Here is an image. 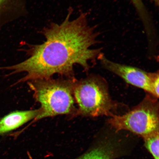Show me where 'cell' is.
Segmentation results:
<instances>
[{
  "label": "cell",
  "mask_w": 159,
  "mask_h": 159,
  "mask_svg": "<svg viewBox=\"0 0 159 159\" xmlns=\"http://www.w3.org/2000/svg\"><path fill=\"white\" fill-rule=\"evenodd\" d=\"M73 11L70 8L62 23H51L43 29L41 33L46 40L42 44L28 45L24 50L28 58L0 69L13 70L11 75L26 72L19 82L50 79L55 74L71 77L76 64L88 70L89 61L98 59L102 53V48H91L100 43V33L97 25L89 23L87 13L81 12L76 18L71 20Z\"/></svg>",
  "instance_id": "1"
},
{
  "label": "cell",
  "mask_w": 159,
  "mask_h": 159,
  "mask_svg": "<svg viewBox=\"0 0 159 159\" xmlns=\"http://www.w3.org/2000/svg\"><path fill=\"white\" fill-rule=\"evenodd\" d=\"M77 82L72 77L30 81L29 86L34 93L35 100L41 104L40 112L33 121L58 115H77L73 97Z\"/></svg>",
  "instance_id": "2"
},
{
  "label": "cell",
  "mask_w": 159,
  "mask_h": 159,
  "mask_svg": "<svg viewBox=\"0 0 159 159\" xmlns=\"http://www.w3.org/2000/svg\"><path fill=\"white\" fill-rule=\"evenodd\" d=\"M111 116L109 123L117 131L128 130L143 138L159 132L158 103L150 97L126 114Z\"/></svg>",
  "instance_id": "3"
},
{
  "label": "cell",
  "mask_w": 159,
  "mask_h": 159,
  "mask_svg": "<svg viewBox=\"0 0 159 159\" xmlns=\"http://www.w3.org/2000/svg\"><path fill=\"white\" fill-rule=\"evenodd\" d=\"M73 95L78 105L77 115L95 117L113 115L114 104L106 85L95 77H89L77 82Z\"/></svg>",
  "instance_id": "4"
},
{
  "label": "cell",
  "mask_w": 159,
  "mask_h": 159,
  "mask_svg": "<svg viewBox=\"0 0 159 159\" xmlns=\"http://www.w3.org/2000/svg\"><path fill=\"white\" fill-rule=\"evenodd\" d=\"M98 59L104 68L118 75L126 82L153 95L155 87L159 80L158 71L148 73L136 67L115 62L107 59L102 53Z\"/></svg>",
  "instance_id": "5"
},
{
  "label": "cell",
  "mask_w": 159,
  "mask_h": 159,
  "mask_svg": "<svg viewBox=\"0 0 159 159\" xmlns=\"http://www.w3.org/2000/svg\"><path fill=\"white\" fill-rule=\"evenodd\" d=\"M40 109L14 111L0 118V135L7 134L35 119L40 112Z\"/></svg>",
  "instance_id": "6"
},
{
  "label": "cell",
  "mask_w": 159,
  "mask_h": 159,
  "mask_svg": "<svg viewBox=\"0 0 159 159\" xmlns=\"http://www.w3.org/2000/svg\"><path fill=\"white\" fill-rule=\"evenodd\" d=\"M119 146L117 141L105 139L75 159H114L120 154Z\"/></svg>",
  "instance_id": "7"
},
{
  "label": "cell",
  "mask_w": 159,
  "mask_h": 159,
  "mask_svg": "<svg viewBox=\"0 0 159 159\" xmlns=\"http://www.w3.org/2000/svg\"><path fill=\"white\" fill-rule=\"evenodd\" d=\"M24 3V0H0V31L4 25L21 15Z\"/></svg>",
  "instance_id": "8"
},
{
  "label": "cell",
  "mask_w": 159,
  "mask_h": 159,
  "mask_svg": "<svg viewBox=\"0 0 159 159\" xmlns=\"http://www.w3.org/2000/svg\"><path fill=\"white\" fill-rule=\"evenodd\" d=\"M130 1L142 21L146 37L152 38L154 37L156 34L157 31L153 19L143 0Z\"/></svg>",
  "instance_id": "9"
},
{
  "label": "cell",
  "mask_w": 159,
  "mask_h": 159,
  "mask_svg": "<svg viewBox=\"0 0 159 159\" xmlns=\"http://www.w3.org/2000/svg\"><path fill=\"white\" fill-rule=\"evenodd\" d=\"M159 132L143 138L144 146L154 159H159Z\"/></svg>",
  "instance_id": "10"
},
{
  "label": "cell",
  "mask_w": 159,
  "mask_h": 159,
  "mask_svg": "<svg viewBox=\"0 0 159 159\" xmlns=\"http://www.w3.org/2000/svg\"><path fill=\"white\" fill-rule=\"evenodd\" d=\"M151 1L154 4L156 7H158L159 6V0H151Z\"/></svg>",
  "instance_id": "11"
}]
</instances>
